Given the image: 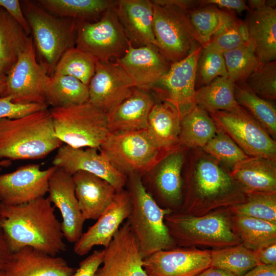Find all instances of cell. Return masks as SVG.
I'll return each instance as SVG.
<instances>
[{
    "label": "cell",
    "mask_w": 276,
    "mask_h": 276,
    "mask_svg": "<svg viewBox=\"0 0 276 276\" xmlns=\"http://www.w3.org/2000/svg\"><path fill=\"white\" fill-rule=\"evenodd\" d=\"M210 267L226 270L235 276H243L261 264L255 250L242 243L233 246L210 250Z\"/></svg>",
    "instance_id": "8d00e7d4"
},
{
    "label": "cell",
    "mask_w": 276,
    "mask_h": 276,
    "mask_svg": "<svg viewBox=\"0 0 276 276\" xmlns=\"http://www.w3.org/2000/svg\"><path fill=\"white\" fill-rule=\"evenodd\" d=\"M197 76L198 86L208 85L217 77L228 76L223 53L209 45L202 48Z\"/></svg>",
    "instance_id": "ee69618b"
},
{
    "label": "cell",
    "mask_w": 276,
    "mask_h": 276,
    "mask_svg": "<svg viewBox=\"0 0 276 276\" xmlns=\"http://www.w3.org/2000/svg\"><path fill=\"white\" fill-rule=\"evenodd\" d=\"M62 145L55 136L48 108L0 120V160L42 159Z\"/></svg>",
    "instance_id": "3957f363"
},
{
    "label": "cell",
    "mask_w": 276,
    "mask_h": 276,
    "mask_svg": "<svg viewBox=\"0 0 276 276\" xmlns=\"http://www.w3.org/2000/svg\"><path fill=\"white\" fill-rule=\"evenodd\" d=\"M7 76L0 74V97L3 96L6 88Z\"/></svg>",
    "instance_id": "9f6ffc18"
},
{
    "label": "cell",
    "mask_w": 276,
    "mask_h": 276,
    "mask_svg": "<svg viewBox=\"0 0 276 276\" xmlns=\"http://www.w3.org/2000/svg\"><path fill=\"white\" fill-rule=\"evenodd\" d=\"M180 213L200 216L228 210L246 199L243 187L202 150L194 152L182 178Z\"/></svg>",
    "instance_id": "6da1fadb"
},
{
    "label": "cell",
    "mask_w": 276,
    "mask_h": 276,
    "mask_svg": "<svg viewBox=\"0 0 276 276\" xmlns=\"http://www.w3.org/2000/svg\"><path fill=\"white\" fill-rule=\"evenodd\" d=\"M213 5L219 8L229 12L241 13L249 11L247 4L242 0H205L200 1V6Z\"/></svg>",
    "instance_id": "681fc988"
},
{
    "label": "cell",
    "mask_w": 276,
    "mask_h": 276,
    "mask_svg": "<svg viewBox=\"0 0 276 276\" xmlns=\"http://www.w3.org/2000/svg\"><path fill=\"white\" fill-rule=\"evenodd\" d=\"M0 229L12 252L29 247L56 256L66 250L61 223L48 197L17 205L1 203Z\"/></svg>",
    "instance_id": "7a4b0ae2"
},
{
    "label": "cell",
    "mask_w": 276,
    "mask_h": 276,
    "mask_svg": "<svg viewBox=\"0 0 276 276\" xmlns=\"http://www.w3.org/2000/svg\"><path fill=\"white\" fill-rule=\"evenodd\" d=\"M98 61L90 54L75 46L63 53L52 74L72 76L88 85Z\"/></svg>",
    "instance_id": "f35d334b"
},
{
    "label": "cell",
    "mask_w": 276,
    "mask_h": 276,
    "mask_svg": "<svg viewBox=\"0 0 276 276\" xmlns=\"http://www.w3.org/2000/svg\"><path fill=\"white\" fill-rule=\"evenodd\" d=\"M202 50L199 46L182 60L171 64L152 88L162 101L176 108L181 118L196 105L197 69Z\"/></svg>",
    "instance_id": "7c38bea8"
},
{
    "label": "cell",
    "mask_w": 276,
    "mask_h": 276,
    "mask_svg": "<svg viewBox=\"0 0 276 276\" xmlns=\"http://www.w3.org/2000/svg\"><path fill=\"white\" fill-rule=\"evenodd\" d=\"M44 96L52 108L77 105L88 102V87L73 77L52 74L45 80Z\"/></svg>",
    "instance_id": "4dcf8cb0"
},
{
    "label": "cell",
    "mask_w": 276,
    "mask_h": 276,
    "mask_svg": "<svg viewBox=\"0 0 276 276\" xmlns=\"http://www.w3.org/2000/svg\"><path fill=\"white\" fill-rule=\"evenodd\" d=\"M230 217L228 210L200 216L172 212L164 222L176 247L217 249L242 243L231 229Z\"/></svg>",
    "instance_id": "5b68a950"
},
{
    "label": "cell",
    "mask_w": 276,
    "mask_h": 276,
    "mask_svg": "<svg viewBox=\"0 0 276 276\" xmlns=\"http://www.w3.org/2000/svg\"><path fill=\"white\" fill-rule=\"evenodd\" d=\"M115 62L127 74L134 88L147 92L171 65L156 46L134 47L129 42L125 54Z\"/></svg>",
    "instance_id": "ffe728a7"
},
{
    "label": "cell",
    "mask_w": 276,
    "mask_h": 276,
    "mask_svg": "<svg viewBox=\"0 0 276 276\" xmlns=\"http://www.w3.org/2000/svg\"><path fill=\"white\" fill-rule=\"evenodd\" d=\"M248 41L260 64L276 59V9L265 6L247 12Z\"/></svg>",
    "instance_id": "484cf974"
},
{
    "label": "cell",
    "mask_w": 276,
    "mask_h": 276,
    "mask_svg": "<svg viewBox=\"0 0 276 276\" xmlns=\"http://www.w3.org/2000/svg\"><path fill=\"white\" fill-rule=\"evenodd\" d=\"M240 84L264 99H276V62L260 66Z\"/></svg>",
    "instance_id": "7bdbcfd3"
},
{
    "label": "cell",
    "mask_w": 276,
    "mask_h": 276,
    "mask_svg": "<svg viewBox=\"0 0 276 276\" xmlns=\"http://www.w3.org/2000/svg\"><path fill=\"white\" fill-rule=\"evenodd\" d=\"M114 6L101 14L95 22H77L75 44L94 56L98 61H111L126 52L129 41L117 17Z\"/></svg>",
    "instance_id": "30bf717a"
},
{
    "label": "cell",
    "mask_w": 276,
    "mask_h": 276,
    "mask_svg": "<svg viewBox=\"0 0 276 276\" xmlns=\"http://www.w3.org/2000/svg\"><path fill=\"white\" fill-rule=\"evenodd\" d=\"M255 252L261 264L276 265V242L263 246Z\"/></svg>",
    "instance_id": "f907efd6"
},
{
    "label": "cell",
    "mask_w": 276,
    "mask_h": 276,
    "mask_svg": "<svg viewBox=\"0 0 276 276\" xmlns=\"http://www.w3.org/2000/svg\"><path fill=\"white\" fill-rule=\"evenodd\" d=\"M243 203L228 210L232 214L243 215L276 224V192L245 191Z\"/></svg>",
    "instance_id": "ab89813d"
},
{
    "label": "cell",
    "mask_w": 276,
    "mask_h": 276,
    "mask_svg": "<svg viewBox=\"0 0 276 276\" xmlns=\"http://www.w3.org/2000/svg\"><path fill=\"white\" fill-rule=\"evenodd\" d=\"M231 227L233 233L247 248L256 250L276 242V224L243 215L232 214Z\"/></svg>",
    "instance_id": "d6a6232c"
},
{
    "label": "cell",
    "mask_w": 276,
    "mask_h": 276,
    "mask_svg": "<svg viewBox=\"0 0 276 276\" xmlns=\"http://www.w3.org/2000/svg\"><path fill=\"white\" fill-rule=\"evenodd\" d=\"M56 169L53 166L42 170L40 165L31 164L0 174L1 203L17 205L44 197L50 178Z\"/></svg>",
    "instance_id": "5bb4252c"
},
{
    "label": "cell",
    "mask_w": 276,
    "mask_h": 276,
    "mask_svg": "<svg viewBox=\"0 0 276 276\" xmlns=\"http://www.w3.org/2000/svg\"><path fill=\"white\" fill-rule=\"evenodd\" d=\"M31 36L0 7V74L6 75L28 45Z\"/></svg>",
    "instance_id": "f546056e"
},
{
    "label": "cell",
    "mask_w": 276,
    "mask_h": 276,
    "mask_svg": "<svg viewBox=\"0 0 276 276\" xmlns=\"http://www.w3.org/2000/svg\"><path fill=\"white\" fill-rule=\"evenodd\" d=\"M3 270L9 276H72L76 270L63 258L29 247L12 252Z\"/></svg>",
    "instance_id": "cb8c5ba5"
},
{
    "label": "cell",
    "mask_w": 276,
    "mask_h": 276,
    "mask_svg": "<svg viewBox=\"0 0 276 276\" xmlns=\"http://www.w3.org/2000/svg\"><path fill=\"white\" fill-rule=\"evenodd\" d=\"M187 15L197 41L202 48L206 47L212 37L224 26L237 17L235 12L213 5L188 10Z\"/></svg>",
    "instance_id": "1f68e13d"
},
{
    "label": "cell",
    "mask_w": 276,
    "mask_h": 276,
    "mask_svg": "<svg viewBox=\"0 0 276 276\" xmlns=\"http://www.w3.org/2000/svg\"><path fill=\"white\" fill-rule=\"evenodd\" d=\"M184 154L177 150L160 161L159 167L149 177L147 191L162 208L178 212L182 199V169Z\"/></svg>",
    "instance_id": "7402d4cb"
},
{
    "label": "cell",
    "mask_w": 276,
    "mask_h": 276,
    "mask_svg": "<svg viewBox=\"0 0 276 276\" xmlns=\"http://www.w3.org/2000/svg\"><path fill=\"white\" fill-rule=\"evenodd\" d=\"M223 55L228 76L235 84L242 83L261 64L249 41Z\"/></svg>",
    "instance_id": "60d3db41"
},
{
    "label": "cell",
    "mask_w": 276,
    "mask_h": 276,
    "mask_svg": "<svg viewBox=\"0 0 276 276\" xmlns=\"http://www.w3.org/2000/svg\"><path fill=\"white\" fill-rule=\"evenodd\" d=\"M151 1L156 47L171 64L200 46L187 15V11L193 6L192 1Z\"/></svg>",
    "instance_id": "8992f818"
},
{
    "label": "cell",
    "mask_w": 276,
    "mask_h": 276,
    "mask_svg": "<svg viewBox=\"0 0 276 276\" xmlns=\"http://www.w3.org/2000/svg\"><path fill=\"white\" fill-rule=\"evenodd\" d=\"M11 164V160L9 159H3L0 160V167H7L10 166Z\"/></svg>",
    "instance_id": "6f0895ef"
},
{
    "label": "cell",
    "mask_w": 276,
    "mask_h": 276,
    "mask_svg": "<svg viewBox=\"0 0 276 276\" xmlns=\"http://www.w3.org/2000/svg\"><path fill=\"white\" fill-rule=\"evenodd\" d=\"M0 276H9V275L4 270L0 269Z\"/></svg>",
    "instance_id": "680465c9"
},
{
    "label": "cell",
    "mask_w": 276,
    "mask_h": 276,
    "mask_svg": "<svg viewBox=\"0 0 276 276\" xmlns=\"http://www.w3.org/2000/svg\"><path fill=\"white\" fill-rule=\"evenodd\" d=\"M201 149L216 160L232 167L249 157L221 130H218L215 135Z\"/></svg>",
    "instance_id": "b9f144b4"
},
{
    "label": "cell",
    "mask_w": 276,
    "mask_h": 276,
    "mask_svg": "<svg viewBox=\"0 0 276 276\" xmlns=\"http://www.w3.org/2000/svg\"><path fill=\"white\" fill-rule=\"evenodd\" d=\"M243 276H276V265L260 264Z\"/></svg>",
    "instance_id": "816d5d0a"
},
{
    "label": "cell",
    "mask_w": 276,
    "mask_h": 276,
    "mask_svg": "<svg viewBox=\"0 0 276 276\" xmlns=\"http://www.w3.org/2000/svg\"><path fill=\"white\" fill-rule=\"evenodd\" d=\"M113 0H40L38 4L50 13L78 21L88 20L116 5Z\"/></svg>",
    "instance_id": "d590c367"
},
{
    "label": "cell",
    "mask_w": 276,
    "mask_h": 276,
    "mask_svg": "<svg viewBox=\"0 0 276 276\" xmlns=\"http://www.w3.org/2000/svg\"><path fill=\"white\" fill-rule=\"evenodd\" d=\"M50 110L55 136L72 147L99 149L109 133L107 114L88 102Z\"/></svg>",
    "instance_id": "ba28073f"
},
{
    "label": "cell",
    "mask_w": 276,
    "mask_h": 276,
    "mask_svg": "<svg viewBox=\"0 0 276 276\" xmlns=\"http://www.w3.org/2000/svg\"><path fill=\"white\" fill-rule=\"evenodd\" d=\"M217 126L249 156L276 159V143L241 106L209 113Z\"/></svg>",
    "instance_id": "8fae6325"
},
{
    "label": "cell",
    "mask_w": 276,
    "mask_h": 276,
    "mask_svg": "<svg viewBox=\"0 0 276 276\" xmlns=\"http://www.w3.org/2000/svg\"><path fill=\"white\" fill-rule=\"evenodd\" d=\"M235 83L228 76L219 77L196 90L195 102L208 113L231 110L237 107Z\"/></svg>",
    "instance_id": "e575fe53"
},
{
    "label": "cell",
    "mask_w": 276,
    "mask_h": 276,
    "mask_svg": "<svg viewBox=\"0 0 276 276\" xmlns=\"http://www.w3.org/2000/svg\"><path fill=\"white\" fill-rule=\"evenodd\" d=\"M22 10L43 65L52 74L63 53L75 47L77 21L56 16L31 2H24Z\"/></svg>",
    "instance_id": "52a82bcc"
},
{
    "label": "cell",
    "mask_w": 276,
    "mask_h": 276,
    "mask_svg": "<svg viewBox=\"0 0 276 276\" xmlns=\"http://www.w3.org/2000/svg\"><path fill=\"white\" fill-rule=\"evenodd\" d=\"M197 276H235L230 272L218 268L210 267L198 274Z\"/></svg>",
    "instance_id": "db71d44e"
},
{
    "label": "cell",
    "mask_w": 276,
    "mask_h": 276,
    "mask_svg": "<svg viewBox=\"0 0 276 276\" xmlns=\"http://www.w3.org/2000/svg\"><path fill=\"white\" fill-rule=\"evenodd\" d=\"M132 201L128 190L117 191L112 201L97 221L74 243V251L78 256L87 254L96 246L106 247L128 218Z\"/></svg>",
    "instance_id": "d6986e66"
},
{
    "label": "cell",
    "mask_w": 276,
    "mask_h": 276,
    "mask_svg": "<svg viewBox=\"0 0 276 276\" xmlns=\"http://www.w3.org/2000/svg\"><path fill=\"white\" fill-rule=\"evenodd\" d=\"M235 96L238 104L245 109L271 136L275 137V106L240 84H235Z\"/></svg>",
    "instance_id": "74e56055"
},
{
    "label": "cell",
    "mask_w": 276,
    "mask_h": 276,
    "mask_svg": "<svg viewBox=\"0 0 276 276\" xmlns=\"http://www.w3.org/2000/svg\"><path fill=\"white\" fill-rule=\"evenodd\" d=\"M217 131L216 123L208 112L196 105L181 118L179 143L191 148H202Z\"/></svg>",
    "instance_id": "836d02e7"
},
{
    "label": "cell",
    "mask_w": 276,
    "mask_h": 276,
    "mask_svg": "<svg viewBox=\"0 0 276 276\" xmlns=\"http://www.w3.org/2000/svg\"><path fill=\"white\" fill-rule=\"evenodd\" d=\"M0 7L4 8L22 27L30 35L31 32L24 15L20 2L18 0H0Z\"/></svg>",
    "instance_id": "c3c4849f"
},
{
    "label": "cell",
    "mask_w": 276,
    "mask_h": 276,
    "mask_svg": "<svg viewBox=\"0 0 276 276\" xmlns=\"http://www.w3.org/2000/svg\"><path fill=\"white\" fill-rule=\"evenodd\" d=\"M88 102L106 114L127 98L134 88L125 72L116 62L98 61L88 85Z\"/></svg>",
    "instance_id": "2e32d148"
},
{
    "label": "cell",
    "mask_w": 276,
    "mask_h": 276,
    "mask_svg": "<svg viewBox=\"0 0 276 276\" xmlns=\"http://www.w3.org/2000/svg\"><path fill=\"white\" fill-rule=\"evenodd\" d=\"M99 150L117 170L127 177L133 174L142 176L170 154L153 144L146 129L109 132Z\"/></svg>",
    "instance_id": "9c48e42d"
},
{
    "label": "cell",
    "mask_w": 276,
    "mask_h": 276,
    "mask_svg": "<svg viewBox=\"0 0 276 276\" xmlns=\"http://www.w3.org/2000/svg\"><path fill=\"white\" fill-rule=\"evenodd\" d=\"M48 76L47 68L37 60L32 37L7 75L6 88L2 97H9L15 103L47 104L44 84Z\"/></svg>",
    "instance_id": "4fadbf2b"
},
{
    "label": "cell",
    "mask_w": 276,
    "mask_h": 276,
    "mask_svg": "<svg viewBox=\"0 0 276 276\" xmlns=\"http://www.w3.org/2000/svg\"><path fill=\"white\" fill-rule=\"evenodd\" d=\"M155 101L147 91L134 88L131 94L106 114L109 132L146 129Z\"/></svg>",
    "instance_id": "4316f807"
},
{
    "label": "cell",
    "mask_w": 276,
    "mask_h": 276,
    "mask_svg": "<svg viewBox=\"0 0 276 276\" xmlns=\"http://www.w3.org/2000/svg\"><path fill=\"white\" fill-rule=\"evenodd\" d=\"M104 250L102 263L95 276H149L143 266L137 240L127 220Z\"/></svg>",
    "instance_id": "9a60e30c"
},
{
    "label": "cell",
    "mask_w": 276,
    "mask_h": 276,
    "mask_svg": "<svg viewBox=\"0 0 276 276\" xmlns=\"http://www.w3.org/2000/svg\"><path fill=\"white\" fill-rule=\"evenodd\" d=\"M248 42L245 23L236 17L214 35L208 45L223 53Z\"/></svg>",
    "instance_id": "f6af8a7d"
},
{
    "label": "cell",
    "mask_w": 276,
    "mask_h": 276,
    "mask_svg": "<svg viewBox=\"0 0 276 276\" xmlns=\"http://www.w3.org/2000/svg\"><path fill=\"white\" fill-rule=\"evenodd\" d=\"M12 252L0 229V269H3L9 260Z\"/></svg>",
    "instance_id": "f5cc1de1"
},
{
    "label": "cell",
    "mask_w": 276,
    "mask_h": 276,
    "mask_svg": "<svg viewBox=\"0 0 276 276\" xmlns=\"http://www.w3.org/2000/svg\"><path fill=\"white\" fill-rule=\"evenodd\" d=\"M249 11L256 10L266 6L265 0H250L247 4Z\"/></svg>",
    "instance_id": "11a10c76"
},
{
    "label": "cell",
    "mask_w": 276,
    "mask_h": 276,
    "mask_svg": "<svg viewBox=\"0 0 276 276\" xmlns=\"http://www.w3.org/2000/svg\"><path fill=\"white\" fill-rule=\"evenodd\" d=\"M229 174L245 191L276 192L275 160L249 156L234 166Z\"/></svg>",
    "instance_id": "f1b7e54d"
},
{
    "label": "cell",
    "mask_w": 276,
    "mask_h": 276,
    "mask_svg": "<svg viewBox=\"0 0 276 276\" xmlns=\"http://www.w3.org/2000/svg\"><path fill=\"white\" fill-rule=\"evenodd\" d=\"M48 193L51 203L60 212L64 238L75 243L83 234L85 220L76 196L72 176L56 167L50 178Z\"/></svg>",
    "instance_id": "44dd1931"
},
{
    "label": "cell",
    "mask_w": 276,
    "mask_h": 276,
    "mask_svg": "<svg viewBox=\"0 0 276 276\" xmlns=\"http://www.w3.org/2000/svg\"><path fill=\"white\" fill-rule=\"evenodd\" d=\"M210 265V250L196 248L161 250L143 260L149 276H197Z\"/></svg>",
    "instance_id": "ac0fdd59"
},
{
    "label": "cell",
    "mask_w": 276,
    "mask_h": 276,
    "mask_svg": "<svg viewBox=\"0 0 276 276\" xmlns=\"http://www.w3.org/2000/svg\"><path fill=\"white\" fill-rule=\"evenodd\" d=\"M98 150L63 144L57 149L52 165L72 176L79 171L88 172L106 180L117 191L124 189L128 177L117 170Z\"/></svg>",
    "instance_id": "e0dca14e"
},
{
    "label": "cell",
    "mask_w": 276,
    "mask_h": 276,
    "mask_svg": "<svg viewBox=\"0 0 276 276\" xmlns=\"http://www.w3.org/2000/svg\"><path fill=\"white\" fill-rule=\"evenodd\" d=\"M104 255V249L95 250L93 253L82 260L72 276H95L101 265Z\"/></svg>",
    "instance_id": "7dc6e473"
},
{
    "label": "cell",
    "mask_w": 276,
    "mask_h": 276,
    "mask_svg": "<svg viewBox=\"0 0 276 276\" xmlns=\"http://www.w3.org/2000/svg\"><path fill=\"white\" fill-rule=\"evenodd\" d=\"M46 108L47 104L15 103L9 97H0V120L19 118Z\"/></svg>",
    "instance_id": "bcb514c9"
},
{
    "label": "cell",
    "mask_w": 276,
    "mask_h": 276,
    "mask_svg": "<svg viewBox=\"0 0 276 276\" xmlns=\"http://www.w3.org/2000/svg\"><path fill=\"white\" fill-rule=\"evenodd\" d=\"M2 167H0V172L2 170ZM0 204H1V202H0Z\"/></svg>",
    "instance_id": "91938a15"
},
{
    "label": "cell",
    "mask_w": 276,
    "mask_h": 276,
    "mask_svg": "<svg viewBox=\"0 0 276 276\" xmlns=\"http://www.w3.org/2000/svg\"><path fill=\"white\" fill-rule=\"evenodd\" d=\"M128 191L132 208L127 219L134 234L143 259L161 250L176 246L165 225L164 218L171 212L160 207L147 191L142 176H128Z\"/></svg>",
    "instance_id": "277c9868"
},
{
    "label": "cell",
    "mask_w": 276,
    "mask_h": 276,
    "mask_svg": "<svg viewBox=\"0 0 276 276\" xmlns=\"http://www.w3.org/2000/svg\"><path fill=\"white\" fill-rule=\"evenodd\" d=\"M181 118L170 103H155L149 113L146 131L153 144L159 150L171 153L180 144Z\"/></svg>",
    "instance_id": "83f0119b"
},
{
    "label": "cell",
    "mask_w": 276,
    "mask_h": 276,
    "mask_svg": "<svg viewBox=\"0 0 276 276\" xmlns=\"http://www.w3.org/2000/svg\"><path fill=\"white\" fill-rule=\"evenodd\" d=\"M72 177L84 219L97 220L111 202L117 190L106 180L83 171L77 172Z\"/></svg>",
    "instance_id": "d4e9b609"
},
{
    "label": "cell",
    "mask_w": 276,
    "mask_h": 276,
    "mask_svg": "<svg viewBox=\"0 0 276 276\" xmlns=\"http://www.w3.org/2000/svg\"><path fill=\"white\" fill-rule=\"evenodd\" d=\"M114 9L126 37L133 47H156L151 1L119 0Z\"/></svg>",
    "instance_id": "603a6c76"
}]
</instances>
